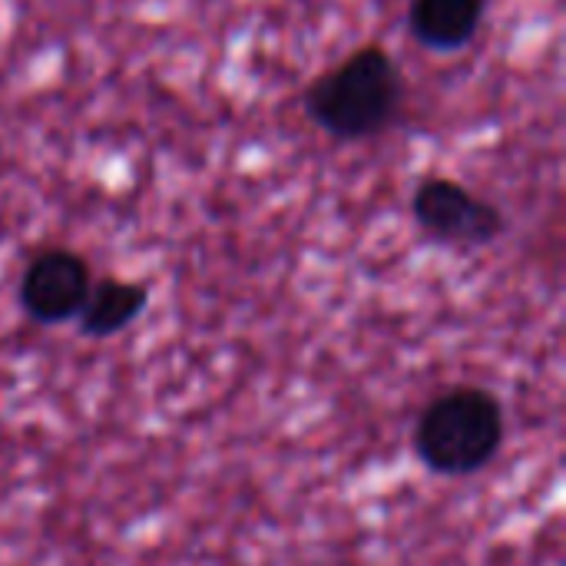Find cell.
Returning <instances> with one entry per match:
<instances>
[{"instance_id": "obj_4", "label": "cell", "mask_w": 566, "mask_h": 566, "mask_svg": "<svg viewBox=\"0 0 566 566\" xmlns=\"http://www.w3.org/2000/svg\"><path fill=\"white\" fill-rule=\"evenodd\" d=\"M93 269L90 262L66 245H43L30 255L20 275V308L36 325H63L73 322L90 295Z\"/></svg>"}, {"instance_id": "obj_6", "label": "cell", "mask_w": 566, "mask_h": 566, "mask_svg": "<svg viewBox=\"0 0 566 566\" xmlns=\"http://www.w3.org/2000/svg\"><path fill=\"white\" fill-rule=\"evenodd\" d=\"M149 302V289L133 279H93L90 295L76 315L80 335L86 338H113L129 328Z\"/></svg>"}, {"instance_id": "obj_3", "label": "cell", "mask_w": 566, "mask_h": 566, "mask_svg": "<svg viewBox=\"0 0 566 566\" xmlns=\"http://www.w3.org/2000/svg\"><path fill=\"white\" fill-rule=\"evenodd\" d=\"M411 216L428 239L451 249H484L507 232L501 206L451 176H424L411 196Z\"/></svg>"}, {"instance_id": "obj_2", "label": "cell", "mask_w": 566, "mask_h": 566, "mask_svg": "<svg viewBox=\"0 0 566 566\" xmlns=\"http://www.w3.org/2000/svg\"><path fill=\"white\" fill-rule=\"evenodd\" d=\"M507 415L494 391L458 385L431 398L415 424V454L438 478H471L504 448Z\"/></svg>"}, {"instance_id": "obj_1", "label": "cell", "mask_w": 566, "mask_h": 566, "mask_svg": "<svg viewBox=\"0 0 566 566\" xmlns=\"http://www.w3.org/2000/svg\"><path fill=\"white\" fill-rule=\"evenodd\" d=\"M405 106V73L388 46L361 43L318 73L305 96V116L342 143L381 136Z\"/></svg>"}, {"instance_id": "obj_5", "label": "cell", "mask_w": 566, "mask_h": 566, "mask_svg": "<svg viewBox=\"0 0 566 566\" xmlns=\"http://www.w3.org/2000/svg\"><path fill=\"white\" fill-rule=\"evenodd\" d=\"M488 0H411L408 30L434 53L464 50L484 27Z\"/></svg>"}]
</instances>
